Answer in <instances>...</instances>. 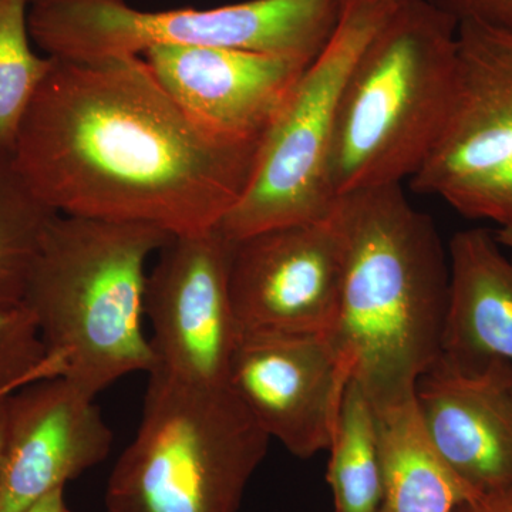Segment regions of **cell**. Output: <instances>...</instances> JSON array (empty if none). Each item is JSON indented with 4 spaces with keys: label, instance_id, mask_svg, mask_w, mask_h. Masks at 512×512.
I'll use <instances>...</instances> for the list:
<instances>
[{
    "label": "cell",
    "instance_id": "obj_1",
    "mask_svg": "<svg viewBox=\"0 0 512 512\" xmlns=\"http://www.w3.org/2000/svg\"><path fill=\"white\" fill-rule=\"evenodd\" d=\"M52 59L13 151L37 197L57 214L171 237L220 227L247 190L261 143L205 133L144 56Z\"/></svg>",
    "mask_w": 512,
    "mask_h": 512
},
{
    "label": "cell",
    "instance_id": "obj_2",
    "mask_svg": "<svg viewBox=\"0 0 512 512\" xmlns=\"http://www.w3.org/2000/svg\"><path fill=\"white\" fill-rule=\"evenodd\" d=\"M336 208L346 269L330 342L375 409L406 402L441 356L448 251L433 218L413 207L403 184L346 195Z\"/></svg>",
    "mask_w": 512,
    "mask_h": 512
},
{
    "label": "cell",
    "instance_id": "obj_3",
    "mask_svg": "<svg viewBox=\"0 0 512 512\" xmlns=\"http://www.w3.org/2000/svg\"><path fill=\"white\" fill-rule=\"evenodd\" d=\"M170 239L150 225L62 214L47 228L23 305L60 376L94 399L156 365L143 328L146 266Z\"/></svg>",
    "mask_w": 512,
    "mask_h": 512
},
{
    "label": "cell",
    "instance_id": "obj_4",
    "mask_svg": "<svg viewBox=\"0 0 512 512\" xmlns=\"http://www.w3.org/2000/svg\"><path fill=\"white\" fill-rule=\"evenodd\" d=\"M458 22L402 0L359 56L328 163L333 200L412 180L439 146L457 93Z\"/></svg>",
    "mask_w": 512,
    "mask_h": 512
},
{
    "label": "cell",
    "instance_id": "obj_5",
    "mask_svg": "<svg viewBox=\"0 0 512 512\" xmlns=\"http://www.w3.org/2000/svg\"><path fill=\"white\" fill-rule=\"evenodd\" d=\"M269 440L228 386L154 370L136 436L111 471L106 512H238Z\"/></svg>",
    "mask_w": 512,
    "mask_h": 512
},
{
    "label": "cell",
    "instance_id": "obj_6",
    "mask_svg": "<svg viewBox=\"0 0 512 512\" xmlns=\"http://www.w3.org/2000/svg\"><path fill=\"white\" fill-rule=\"evenodd\" d=\"M342 0H251L143 12L124 0H37L29 32L47 56H143L154 46L221 47L311 63L338 25Z\"/></svg>",
    "mask_w": 512,
    "mask_h": 512
},
{
    "label": "cell",
    "instance_id": "obj_7",
    "mask_svg": "<svg viewBox=\"0 0 512 512\" xmlns=\"http://www.w3.org/2000/svg\"><path fill=\"white\" fill-rule=\"evenodd\" d=\"M402 0H342L335 32L259 147L254 174L220 228L232 241L335 208L328 163L343 90L369 40Z\"/></svg>",
    "mask_w": 512,
    "mask_h": 512
},
{
    "label": "cell",
    "instance_id": "obj_8",
    "mask_svg": "<svg viewBox=\"0 0 512 512\" xmlns=\"http://www.w3.org/2000/svg\"><path fill=\"white\" fill-rule=\"evenodd\" d=\"M232 241L220 227L171 237L147 275L154 370L181 382L228 386L241 329L232 303ZM150 372V373H151Z\"/></svg>",
    "mask_w": 512,
    "mask_h": 512
},
{
    "label": "cell",
    "instance_id": "obj_9",
    "mask_svg": "<svg viewBox=\"0 0 512 512\" xmlns=\"http://www.w3.org/2000/svg\"><path fill=\"white\" fill-rule=\"evenodd\" d=\"M345 269L346 238L336 205L328 217L232 241L229 285L241 333L332 335Z\"/></svg>",
    "mask_w": 512,
    "mask_h": 512
},
{
    "label": "cell",
    "instance_id": "obj_10",
    "mask_svg": "<svg viewBox=\"0 0 512 512\" xmlns=\"http://www.w3.org/2000/svg\"><path fill=\"white\" fill-rule=\"evenodd\" d=\"M348 382L329 336L242 332L227 384L269 439L311 458L329 450Z\"/></svg>",
    "mask_w": 512,
    "mask_h": 512
},
{
    "label": "cell",
    "instance_id": "obj_11",
    "mask_svg": "<svg viewBox=\"0 0 512 512\" xmlns=\"http://www.w3.org/2000/svg\"><path fill=\"white\" fill-rule=\"evenodd\" d=\"M114 434L94 397L63 376L20 387L8 397L0 453V512H23L99 466Z\"/></svg>",
    "mask_w": 512,
    "mask_h": 512
},
{
    "label": "cell",
    "instance_id": "obj_12",
    "mask_svg": "<svg viewBox=\"0 0 512 512\" xmlns=\"http://www.w3.org/2000/svg\"><path fill=\"white\" fill-rule=\"evenodd\" d=\"M144 59L201 130L229 143H262L311 63L221 47L154 46Z\"/></svg>",
    "mask_w": 512,
    "mask_h": 512
},
{
    "label": "cell",
    "instance_id": "obj_13",
    "mask_svg": "<svg viewBox=\"0 0 512 512\" xmlns=\"http://www.w3.org/2000/svg\"><path fill=\"white\" fill-rule=\"evenodd\" d=\"M414 403L431 447L474 497L512 484V363L463 372L440 356Z\"/></svg>",
    "mask_w": 512,
    "mask_h": 512
},
{
    "label": "cell",
    "instance_id": "obj_14",
    "mask_svg": "<svg viewBox=\"0 0 512 512\" xmlns=\"http://www.w3.org/2000/svg\"><path fill=\"white\" fill-rule=\"evenodd\" d=\"M457 93L439 146L410 180L436 195L512 157V32L458 23Z\"/></svg>",
    "mask_w": 512,
    "mask_h": 512
},
{
    "label": "cell",
    "instance_id": "obj_15",
    "mask_svg": "<svg viewBox=\"0 0 512 512\" xmlns=\"http://www.w3.org/2000/svg\"><path fill=\"white\" fill-rule=\"evenodd\" d=\"M450 292L441 357L463 372L512 363V231L457 232L448 244Z\"/></svg>",
    "mask_w": 512,
    "mask_h": 512
},
{
    "label": "cell",
    "instance_id": "obj_16",
    "mask_svg": "<svg viewBox=\"0 0 512 512\" xmlns=\"http://www.w3.org/2000/svg\"><path fill=\"white\" fill-rule=\"evenodd\" d=\"M375 413L383 471L377 512H453L474 497L431 447L414 397Z\"/></svg>",
    "mask_w": 512,
    "mask_h": 512
},
{
    "label": "cell",
    "instance_id": "obj_17",
    "mask_svg": "<svg viewBox=\"0 0 512 512\" xmlns=\"http://www.w3.org/2000/svg\"><path fill=\"white\" fill-rule=\"evenodd\" d=\"M329 450L335 512L379 511L383 471L376 413L355 380L343 392Z\"/></svg>",
    "mask_w": 512,
    "mask_h": 512
},
{
    "label": "cell",
    "instance_id": "obj_18",
    "mask_svg": "<svg viewBox=\"0 0 512 512\" xmlns=\"http://www.w3.org/2000/svg\"><path fill=\"white\" fill-rule=\"evenodd\" d=\"M57 212L37 197L13 154L0 153V305H20Z\"/></svg>",
    "mask_w": 512,
    "mask_h": 512
},
{
    "label": "cell",
    "instance_id": "obj_19",
    "mask_svg": "<svg viewBox=\"0 0 512 512\" xmlns=\"http://www.w3.org/2000/svg\"><path fill=\"white\" fill-rule=\"evenodd\" d=\"M30 0H0V153L13 154L20 126L52 67L30 45Z\"/></svg>",
    "mask_w": 512,
    "mask_h": 512
},
{
    "label": "cell",
    "instance_id": "obj_20",
    "mask_svg": "<svg viewBox=\"0 0 512 512\" xmlns=\"http://www.w3.org/2000/svg\"><path fill=\"white\" fill-rule=\"evenodd\" d=\"M60 376L35 318L23 303L0 305V396L26 384Z\"/></svg>",
    "mask_w": 512,
    "mask_h": 512
},
{
    "label": "cell",
    "instance_id": "obj_21",
    "mask_svg": "<svg viewBox=\"0 0 512 512\" xmlns=\"http://www.w3.org/2000/svg\"><path fill=\"white\" fill-rule=\"evenodd\" d=\"M440 198L463 217L512 231V157L490 173L453 185Z\"/></svg>",
    "mask_w": 512,
    "mask_h": 512
},
{
    "label": "cell",
    "instance_id": "obj_22",
    "mask_svg": "<svg viewBox=\"0 0 512 512\" xmlns=\"http://www.w3.org/2000/svg\"><path fill=\"white\" fill-rule=\"evenodd\" d=\"M458 23L476 22L512 32V0H430Z\"/></svg>",
    "mask_w": 512,
    "mask_h": 512
},
{
    "label": "cell",
    "instance_id": "obj_23",
    "mask_svg": "<svg viewBox=\"0 0 512 512\" xmlns=\"http://www.w3.org/2000/svg\"><path fill=\"white\" fill-rule=\"evenodd\" d=\"M453 512H512V484L478 494L458 505Z\"/></svg>",
    "mask_w": 512,
    "mask_h": 512
},
{
    "label": "cell",
    "instance_id": "obj_24",
    "mask_svg": "<svg viewBox=\"0 0 512 512\" xmlns=\"http://www.w3.org/2000/svg\"><path fill=\"white\" fill-rule=\"evenodd\" d=\"M66 488H57L40 498L35 504L30 505L28 510L23 512H72L70 511L69 505H67L66 494H64Z\"/></svg>",
    "mask_w": 512,
    "mask_h": 512
},
{
    "label": "cell",
    "instance_id": "obj_25",
    "mask_svg": "<svg viewBox=\"0 0 512 512\" xmlns=\"http://www.w3.org/2000/svg\"><path fill=\"white\" fill-rule=\"evenodd\" d=\"M10 394L0 396V453H2L3 436H5L6 407H8V397Z\"/></svg>",
    "mask_w": 512,
    "mask_h": 512
},
{
    "label": "cell",
    "instance_id": "obj_26",
    "mask_svg": "<svg viewBox=\"0 0 512 512\" xmlns=\"http://www.w3.org/2000/svg\"><path fill=\"white\" fill-rule=\"evenodd\" d=\"M37 2V0H30V3Z\"/></svg>",
    "mask_w": 512,
    "mask_h": 512
}]
</instances>
